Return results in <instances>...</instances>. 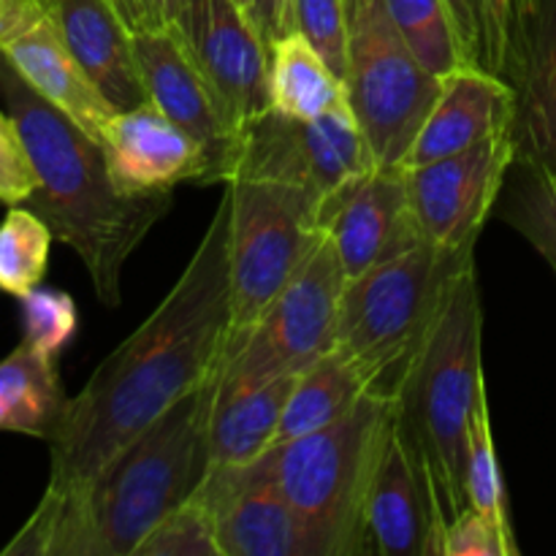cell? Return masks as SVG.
<instances>
[{
  "label": "cell",
  "instance_id": "1",
  "mask_svg": "<svg viewBox=\"0 0 556 556\" xmlns=\"http://www.w3.org/2000/svg\"><path fill=\"white\" fill-rule=\"evenodd\" d=\"M228 228L231 195L223 193L177 286L65 402L47 440V489H71L96 478L182 396L217 378L231 329Z\"/></svg>",
  "mask_w": 556,
  "mask_h": 556
},
{
  "label": "cell",
  "instance_id": "2",
  "mask_svg": "<svg viewBox=\"0 0 556 556\" xmlns=\"http://www.w3.org/2000/svg\"><path fill=\"white\" fill-rule=\"evenodd\" d=\"M217 378L163 413L96 478L47 489L3 556H134L152 527L210 472Z\"/></svg>",
  "mask_w": 556,
  "mask_h": 556
},
{
  "label": "cell",
  "instance_id": "3",
  "mask_svg": "<svg viewBox=\"0 0 556 556\" xmlns=\"http://www.w3.org/2000/svg\"><path fill=\"white\" fill-rule=\"evenodd\" d=\"M0 96L38 174L36 190L22 206L36 212L52 237L79 255L98 302L117 307L125 261L172 210V193H123L114 185L101 141L38 96L3 52Z\"/></svg>",
  "mask_w": 556,
  "mask_h": 556
},
{
  "label": "cell",
  "instance_id": "4",
  "mask_svg": "<svg viewBox=\"0 0 556 556\" xmlns=\"http://www.w3.org/2000/svg\"><path fill=\"white\" fill-rule=\"evenodd\" d=\"M470 264L476 250L421 242L345 282L337 348L362 369L369 394L400 400L451 286Z\"/></svg>",
  "mask_w": 556,
  "mask_h": 556
},
{
  "label": "cell",
  "instance_id": "5",
  "mask_svg": "<svg viewBox=\"0 0 556 556\" xmlns=\"http://www.w3.org/2000/svg\"><path fill=\"white\" fill-rule=\"evenodd\" d=\"M481 337V293L476 264H470L451 286L443 313L400 394V410L438 489L445 527L470 508L465 492V456L472 410L486 386Z\"/></svg>",
  "mask_w": 556,
  "mask_h": 556
},
{
  "label": "cell",
  "instance_id": "6",
  "mask_svg": "<svg viewBox=\"0 0 556 556\" xmlns=\"http://www.w3.org/2000/svg\"><path fill=\"white\" fill-rule=\"evenodd\" d=\"M394 407L396 400L367 391L340 421L271 445L244 467L331 532L342 556H364V503Z\"/></svg>",
  "mask_w": 556,
  "mask_h": 556
},
{
  "label": "cell",
  "instance_id": "7",
  "mask_svg": "<svg viewBox=\"0 0 556 556\" xmlns=\"http://www.w3.org/2000/svg\"><path fill=\"white\" fill-rule=\"evenodd\" d=\"M345 96L378 166H402L443 79L413 54L386 0H345Z\"/></svg>",
  "mask_w": 556,
  "mask_h": 556
},
{
  "label": "cell",
  "instance_id": "8",
  "mask_svg": "<svg viewBox=\"0 0 556 556\" xmlns=\"http://www.w3.org/2000/svg\"><path fill=\"white\" fill-rule=\"evenodd\" d=\"M228 228V280L231 329L226 351L242 340L291 277L324 239L318 223L320 195L261 179H231ZM223 351V353H226Z\"/></svg>",
  "mask_w": 556,
  "mask_h": 556
},
{
  "label": "cell",
  "instance_id": "9",
  "mask_svg": "<svg viewBox=\"0 0 556 556\" xmlns=\"http://www.w3.org/2000/svg\"><path fill=\"white\" fill-rule=\"evenodd\" d=\"M345 282L334 242L324 233L258 324L223 353L217 389H244L280 375H299L334 351Z\"/></svg>",
  "mask_w": 556,
  "mask_h": 556
},
{
  "label": "cell",
  "instance_id": "10",
  "mask_svg": "<svg viewBox=\"0 0 556 556\" xmlns=\"http://www.w3.org/2000/svg\"><path fill=\"white\" fill-rule=\"evenodd\" d=\"M378 166L351 103L315 119H296L266 109L239 128L231 179H261L309 190L324 199L353 174Z\"/></svg>",
  "mask_w": 556,
  "mask_h": 556
},
{
  "label": "cell",
  "instance_id": "11",
  "mask_svg": "<svg viewBox=\"0 0 556 556\" xmlns=\"http://www.w3.org/2000/svg\"><path fill=\"white\" fill-rule=\"evenodd\" d=\"M514 161V130H503L427 166H402L424 239L445 250H476Z\"/></svg>",
  "mask_w": 556,
  "mask_h": 556
},
{
  "label": "cell",
  "instance_id": "12",
  "mask_svg": "<svg viewBox=\"0 0 556 556\" xmlns=\"http://www.w3.org/2000/svg\"><path fill=\"white\" fill-rule=\"evenodd\" d=\"M445 514L396 400L364 503V556H443Z\"/></svg>",
  "mask_w": 556,
  "mask_h": 556
},
{
  "label": "cell",
  "instance_id": "13",
  "mask_svg": "<svg viewBox=\"0 0 556 556\" xmlns=\"http://www.w3.org/2000/svg\"><path fill=\"white\" fill-rule=\"evenodd\" d=\"M174 30L237 130L271 109L269 43L237 0H185Z\"/></svg>",
  "mask_w": 556,
  "mask_h": 556
},
{
  "label": "cell",
  "instance_id": "14",
  "mask_svg": "<svg viewBox=\"0 0 556 556\" xmlns=\"http://www.w3.org/2000/svg\"><path fill=\"white\" fill-rule=\"evenodd\" d=\"M318 223L334 242L348 280L427 242L402 166H372L348 177L320 199Z\"/></svg>",
  "mask_w": 556,
  "mask_h": 556
},
{
  "label": "cell",
  "instance_id": "15",
  "mask_svg": "<svg viewBox=\"0 0 556 556\" xmlns=\"http://www.w3.org/2000/svg\"><path fill=\"white\" fill-rule=\"evenodd\" d=\"M199 494L215 514L223 556H342L331 532L248 467H210Z\"/></svg>",
  "mask_w": 556,
  "mask_h": 556
},
{
  "label": "cell",
  "instance_id": "16",
  "mask_svg": "<svg viewBox=\"0 0 556 556\" xmlns=\"http://www.w3.org/2000/svg\"><path fill=\"white\" fill-rule=\"evenodd\" d=\"M0 52L38 96L74 119L85 134L101 141L103 128L117 112L65 47L47 3L5 0L3 22H0Z\"/></svg>",
  "mask_w": 556,
  "mask_h": 556
},
{
  "label": "cell",
  "instance_id": "17",
  "mask_svg": "<svg viewBox=\"0 0 556 556\" xmlns=\"http://www.w3.org/2000/svg\"><path fill=\"white\" fill-rule=\"evenodd\" d=\"M134 47L150 101L204 150V185L226 182L239 130L188 54L182 38L168 27L161 33L134 36Z\"/></svg>",
  "mask_w": 556,
  "mask_h": 556
},
{
  "label": "cell",
  "instance_id": "18",
  "mask_svg": "<svg viewBox=\"0 0 556 556\" xmlns=\"http://www.w3.org/2000/svg\"><path fill=\"white\" fill-rule=\"evenodd\" d=\"M101 147L123 193H172L179 182L204 185V150L152 101L114 114L103 128Z\"/></svg>",
  "mask_w": 556,
  "mask_h": 556
},
{
  "label": "cell",
  "instance_id": "19",
  "mask_svg": "<svg viewBox=\"0 0 556 556\" xmlns=\"http://www.w3.org/2000/svg\"><path fill=\"white\" fill-rule=\"evenodd\" d=\"M514 85L481 65H459L443 76L438 101L413 139L402 166H427L489 136L514 130Z\"/></svg>",
  "mask_w": 556,
  "mask_h": 556
},
{
  "label": "cell",
  "instance_id": "20",
  "mask_svg": "<svg viewBox=\"0 0 556 556\" xmlns=\"http://www.w3.org/2000/svg\"><path fill=\"white\" fill-rule=\"evenodd\" d=\"M47 9L65 47L114 112L150 103L134 33L109 0H47Z\"/></svg>",
  "mask_w": 556,
  "mask_h": 556
},
{
  "label": "cell",
  "instance_id": "21",
  "mask_svg": "<svg viewBox=\"0 0 556 556\" xmlns=\"http://www.w3.org/2000/svg\"><path fill=\"white\" fill-rule=\"evenodd\" d=\"M505 79L516 90V163H556V3L541 5Z\"/></svg>",
  "mask_w": 556,
  "mask_h": 556
},
{
  "label": "cell",
  "instance_id": "22",
  "mask_svg": "<svg viewBox=\"0 0 556 556\" xmlns=\"http://www.w3.org/2000/svg\"><path fill=\"white\" fill-rule=\"evenodd\" d=\"M296 375L261 386L217 389L210 421V467H244L275 445Z\"/></svg>",
  "mask_w": 556,
  "mask_h": 556
},
{
  "label": "cell",
  "instance_id": "23",
  "mask_svg": "<svg viewBox=\"0 0 556 556\" xmlns=\"http://www.w3.org/2000/svg\"><path fill=\"white\" fill-rule=\"evenodd\" d=\"M65 402L54 356L22 340L0 362V432L49 440Z\"/></svg>",
  "mask_w": 556,
  "mask_h": 556
},
{
  "label": "cell",
  "instance_id": "24",
  "mask_svg": "<svg viewBox=\"0 0 556 556\" xmlns=\"http://www.w3.org/2000/svg\"><path fill=\"white\" fill-rule=\"evenodd\" d=\"M367 391L369 383L362 369L340 348H334L296 375L286 410H282L280 427H277L275 445L318 432V429L340 421L362 402Z\"/></svg>",
  "mask_w": 556,
  "mask_h": 556
},
{
  "label": "cell",
  "instance_id": "25",
  "mask_svg": "<svg viewBox=\"0 0 556 556\" xmlns=\"http://www.w3.org/2000/svg\"><path fill=\"white\" fill-rule=\"evenodd\" d=\"M269 98L271 109L296 119H315L348 101L345 81L302 33L269 43Z\"/></svg>",
  "mask_w": 556,
  "mask_h": 556
},
{
  "label": "cell",
  "instance_id": "26",
  "mask_svg": "<svg viewBox=\"0 0 556 556\" xmlns=\"http://www.w3.org/2000/svg\"><path fill=\"white\" fill-rule=\"evenodd\" d=\"M497 212L556 275V163H516L505 177Z\"/></svg>",
  "mask_w": 556,
  "mask_h": 556
},
{
  "label": "cell",
  "instance_id": "27",
  "mask_svg": "<svg viewBox=\"0 0 556 556\" xmlns=\"http://www.w3.org/2000/svg\"><path fill=\"white\" fill-rule=\"evenodd\" d=\"M386 5L400 36L424 68L443 79L459 65H467L445 0H386Z\"/></svg>",
  "mask_w": 556,
  "mask_h": 556
},
{
  "label": "cell",
  "instance_id": "28",
  "mask_svg": "<svg viewBox=\"0 0 556 556\" xmlns=\"http://www.w3.org/2000/svg\"><path fill=\"white\" fill-rule=\"evenodd\" d=\"M52 239L36 212L22 204L11 206L0 223V291L22 299L41 286Z\"/></svg>",
  "mask_w": 556,
  "mask_h": 556
},
{
  "label": "cell",
  "instance_id": "29",
  "mask_svg": "<svg viewBox=\"0 0 556 556\" xmlns=\"http://www.w3.org/2000/svg\"><path fill=\"white\" fill-rule=\"evenodd\" d=\"M465 492L467 505L481 514L492 516L500 525H508V503H505L503 472H500L497 451L492 438V413H489L486 386L481 389L472 410L470 429H467V456H465Z\"/></svg>",
  "mask_w": 556,
  "mask_h": 556
},
{
  "label": "cell",
  "instance_id": "30",
  "mask_svg": "<svg viewBox=\"0 0 556 556\" xmlns=\"http://www.w3.org/2000/svg\"><path fill=\"white\" fill-rule=\"evenodd\" d=\"M134 556H223L215 514L199 492L163 516Z\"/></svg>",
  "mask_w": 556,
  "mask_h": 556
},
{
  "label": "cell",
  "instance_id": "31",
  "mask_svg": "<svg viewBox=\"0 0 556 556\" xmlns=\"http://www.w3.org/2000/svg\"><path fill=\"white\" fill-rule=\"evenodd\" d=\"M22 302V340L36 351L49 353L58 358V353L74 340L79 329V313H76L74 299L65 291L54 288H33Z\"/></svg>",
  "mask_w": 556,
  "mask_h": 556
},
{
  "label": "cell",
  "instance_id": "32",
  "mask_svg": "<svg viewBox=\"0 0 556 556\" xmlns=\"http://www.w3.org/2000/svg\"><path fill=\"white\" fill-rule=\"evenodd\" d=\"M288 33H302L345 81V0H288Z\"/></svg>",
  "mask_w": 556,
  "mask_h": 556
},
{
  "label": "cell",
  "instance_id": "33",
  "mask_svg": "<svg viewBox=\"0 0 556 556\" xmlns=\"http://www.w3.org/2000/svg\"><path fill=\"white\" fill-rule=\"evenodd\" d=\"M486 5V71L508 76L527 27L541 11V0H483Z\"/></svg>",
  "mask_w": 556,
  "mask_h": 556
},
{
  "label": "cell",
  "instance_id": "34",
  "mask_svg": "<svg viewBox=\"0 0 556 556\" xmlns=\"http://www.w3.org/2000/svg\"><path fill=\"white\" fill-rule=\"evenodd\" d=\"M443 556H519V543L508 525L470 505L445 527Z\"/></svg>",
  "mask_w": 556,
  "mask_h": 556
},
{
  "label": "cell",
  "instance_id": "35",
  "mask_svg": "<svg viewBox=\"0 0 556 556\" xmlns=\"http://www.w3.org/2000/svg\"><path fill=\"white\" fill-rule=\"evenodd\" d=\"M38 174L25 150L14 117L0 109V201L9 206L22 204L36 190Z\"/></svg>",
  "mask_w": 556,
  "mask_h": 556
},
{
  "label": "cell",
  "instance_id": "36",
  "mask_svg": "<svg viewBox=\"0 0 556 556\" xmlns=\"http://www.w3.org/2000/svg\"><path fill=\"white\" fill-rule=\"evenodd\" d=\"M467 63L486 68V5L483 0H445Z\"/></svg>",
  "mask_w": 556,
  "mask_h": 556
},
{
  "label": "cell",
  "instance_id": "37",
  "mask_svg": "<svg viewBox=\"0 0 556 556\" xmlns=\"http://www.w3.org/2000/svg\"><path fill=\"white\" fill-rule=\"evenodd\" d=\"M123 16L134 36L144 33H161L174 27L185 0H109Z\"/></svg>",
  "mask_w": 556,
  "mask_h": 556
},
{
  "label": "cell",
  "instance_id": "38",
  "mask_svg": "<svg viewBox=\"0 0 556 556\" xmlns=\"http://www.w3.org/2000/svg\"><path fill=\"white\" fill-rule=\"evenodd\" d=\"M253 20L266 43L288 33V0H253Z\"/></svg>",
  "mask_w": 556,
  "mask_h": 556
},
{
  "label": "cell",
  "instance_id": "39",
  "mask_svg": "<svg viewBox=\"0 0 556 556\" xmlns=\"http://www.w3.org/2000/svg\"><path fill=\"white\" fill-rule=\"evenodd\" d=\"M237 3H239V5H242V9H244V11H248V14H250V16H253V5H255V3H253V0H237ZM253 22H255V20H253Z\"/></svg>",
  "mask_w": 556,
  "mask_h": 556
},
{
  "label": "cell",
  "instance_id": "40",
  "mask_svg": "<svg viewBox=\"0 0 556 556\" xmlns=\"http://www.w3.org/2000/svg\"><path fill=\"white\" fill-rule=\"evenodd\" d=\"M3 11H5V0H0V22H3Z\"/></svg>",
  "mask_w": 556,
  "mask_h": 556
},
{
  "label": "cell",
  "instance_id": "41",
  "mask_svg": "<svg viewBox=\"0 0 556 556\" xmlns=\"http://www.w3.org/2000/svg\"><path fill=\"white\" fill-rule=\"evenodd\" d=\"M38 3H47V0H38Z\"/></svg>",
  "mask_w": 556,
  "mask_h": 556
}]
</instances>
